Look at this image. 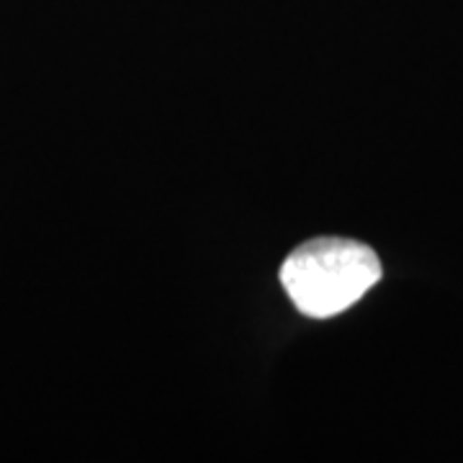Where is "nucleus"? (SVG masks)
Masks as SVG:
<instances>
[{"instance_id": "1", "label": "nucleus", "mask_w": 463, "mask_h": 463, "mask_svg": "<svg viewBox=\"0 0 463 463\" xmlns=\"http://www.w3.org/2000/svg\"><path fill=\"white\" fill-rule=\"evenodd\" d=\"M373 250L343 237H319L297 248L281 268V283L301 315L327 319L350 309L379 283Z\"/></svg>"}]
</instances>
